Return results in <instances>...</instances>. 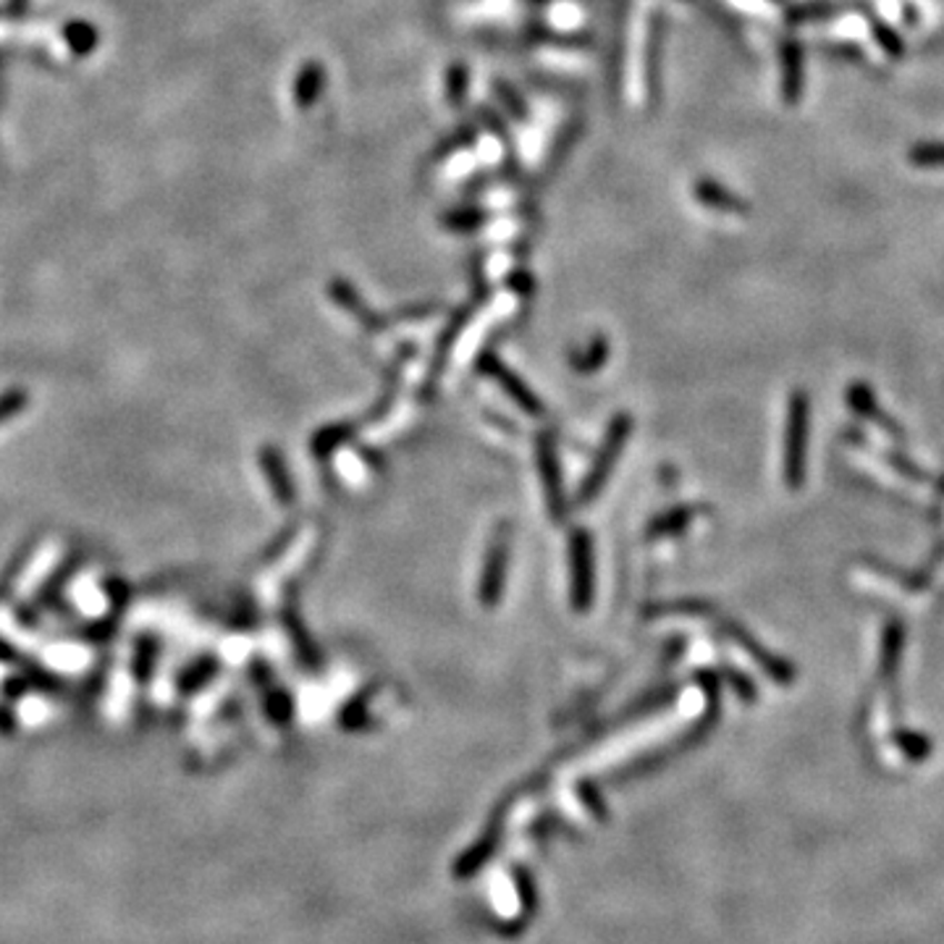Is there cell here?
<instances>
[{"label":"cell","mask_w":944,"mask_h":944,"mask_svg":"<svg viewBox=\"0 0 944 944\" xmlns=\"http://www.w3.org/2000/svg\"><path fill=\"white\" fill-rule=\"evenodd\" d=\"M803 438H806V401L795 397L789 413V451H787V478L789 486H797L803 467Z\"/></svg>","instance_id":"cell-1"},{"label":"cell","mask_w":944,"mask_h":944,"mask_svg":"<svg viewBox=\"0 0 944 944\" xmlns=\"http://www.w3.org/2000/svg\"><path fill=\"white\" fill-rule=\"evenodd\" d=\"M590 602V554L585 544H577V606Z\"/></svg>","instance_id":"cell-2"},{"label":"cell","mask_w":944,"mask_h":944,"mask_svg":"<svg viewBox=\"0 0 944 944\" xmlns=\"http://www.w3.org/2000/svg\"><path fill=\"white\" fill-rule=\"evenodd\" d=\"M785 58H787V79H785L787 98L795 100L797 95H801V50L789 46L785 50Z\"/></svg>","instance_id":"cell-3"},{"label":"cell","mask_w":944,"mask_h":944,"mask_svg":"<svg viewBox=\"0 0 944 944\" xmlns=\"http://www.w3.org/2000/svg\"><path fill=\"white\" fill-rule=\"evenodd\" d=\"M871 29H874V34H876V40H880V46H882L884 50H887V53H890L892 58H897V56H903V53H905L903 42H900L897 34L892 32V29H890L887 24H882L880 19L871 17Z\"/></svg>","instance_id":"cell-4"},{"label":"cell","mask_w":944,"mask_h":944,"mask_svg":"<svg viewBox=\"0 0 944 944\" xmlns=\"http://www.w3.org/2000/svg\"><path fill=\"white\" fill-rule=\"evenodd\" d=\"M911 160L918 166H944V145H916Z\"/></svg>","instance_id":"cell-5"},{"label":"cell","mask_w":944,"mask_h":944,"mask_svg":"<svg viewBox=\"0 0 944 944\" xmlns=\"http://www.w3.org/2000/svg\"><path fill=\"white\" fill-rule=\"evenodd\" d=\"M19 405H24V401H19V397H13V399H3V401H0V417H6V415H11V413H17Z\"/></svg>","instance_id":"cell-6"}]
</instances>
